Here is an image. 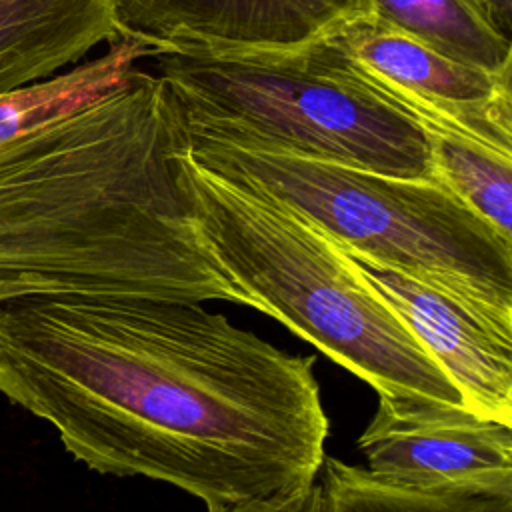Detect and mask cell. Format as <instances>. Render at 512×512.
<instances>
[{
	"label": "cell",
	"instance_id": "cell-1",
	"mask_svg": "<svg viewBox=\"0 0 512 512\" xmlns=\"http://www.w3.org/2000/svg\"><path fill=\"white\" fill-rule=\"evenodd\" d=\"M0 394L90 470L166 482L208 512L292 504L326 456L314 360L202 302L2 298Z\"/></svg>",
	"mask_w": 512,
	"mask_h": 512
},
{
	"label": "cell",
	"instance_id": "cell-14",
	"mask_svg": "<svg viewBox=\"0 0 512 512\" xmlns=\"http://www.w3.org/2000/svg\"><path fill=\"white\" fill-rule=\"evenodd\" d=\"M326 512H512V494L426 492L384 484L362 466L326 458L320 470Z\"/></svg>",
	"mask_w": 512,
	"mask_h": 512
},
{
	"label": "cell",
	"instance_id": "cell-6",
	"mask_svg": "<svg viewBox=\"0 0 512 512\" xmlns=\"http://www.w3.org/2000/svg\"><path fill=\"white\" fill-rule=\"evenodd\" d=\"M344 64L424 128H444L512 152V74L460 64L362 14L326 38Z\"/></svg>",
	"mask_w": 512,
	"mask_h": 512
},
{
	"label": "cell",
	"instance_id": "cell-8",
	"mask_svg": "<svg viewBox=\"0 0 512 512\" xmlns=\"http://www.w3.org/2000/svg\"><path fill=\"white\" fill-rule=\"evenodd\" d=\"M340 250L444 370L464 408L512 424V316Z\"/></svg>",
	"mask_w": 512,
	"mask_h": 512
},
{
	"label": "cell",
	"instance_id": "cell-13",
	"mask_svg": "<svg viewBox=\"0 0 512 512\" xmlns=\"http://www.w3.org/2000/svg\"><path fill=\"white\" fill-rule=\"evenodd\" d=\"M432 176L512 240V152L444 128H424Z\"/></svg>",
	"mask_w": 512,
	"mask_h": 512
},
{
	"label": "cell",
	"instance_id": "cell-16",
	"mask_svg": "<svg viewBox=\"0 0 512 512\" xmlns=\"http://www.w3.org/2000/svg\"><path fill=\"white\" fill-rule=\"evenodd\" d=\"M482 6L488 10L496 26L510 36L512 34V0H480Z\"/></svg>",
	"mask_w": 512,
	"mask_h": 512
},
{
	"label": "cell",
	"instance_id": "cell-2",
	"mask_svg": "<svg viewBox=\"0 0 512 512\" xmlns=\"http://www.w3.org/2000/svg\"><path fill=\"white\" fill-rule=\"evenodd\" d=\"M184 130L158 76L0 142V300L130 294L242 304L196 236Z\"/></svg>",
	"mask_w": 512,
	"mask_h": 512
},
{
	"label": "cell",
	"instance_id": "cell-11",
	"mask_svg": "<svg viewBox=\"0 0 512 512\" xmlns=\"http://www.w3.org/2000/svg\"><path fill=\"white\" fill-rule=\"evenodd\" d=\"M368 14L450 60L512 74V40L480 0H368Z\"/></svg>",
	"mask_w": 512,
	"mask_h": 512
},
{
	"label": "cell",
	"instance_id": "cell-12",
	"mask_svg": "<svg viewBox=\"0 0 512 512\" xmlns=\"http://www.w3.org/2000/svg\"><path fill=\"white\" fill-rule=\"evenodd\" d=\"M150 54V46L132 38H120L110 44L104 56L92 62L76 64L64 74L0 96V142L96 100L124 82L138 58Z\"/></svg>",
	"mask_w": 512,
	"mask_h": 512
},
{
	"label": "cell",
	"instance_id": "cell-7",
	"mask_svg": "<svg viewBox=\"0 0 512 512\" xmlns=\"http://www.w3.org/2000/svg\"><path fill=\"white\" fill-rule=\"evenodd\" d=\"M372 478L426 492L512 494V424L378 400L358 438Z\"/></svg>",
	"mask_w": 512,
	"mask_h": 512
},
{
	"label": "cell",
	"instance_id": "cell-9",
	"mask_svg": "<svg viewBox=\"0 0 512 512\" xmlns=\"http://www.w3.org/2000/svg\"><path fill=\"white\" fill-rule=\"evenodd\" d=\"M120 38L156 50L292 52L368 14V0H114Z\"/></svg>",
	"mask_w": 512,
	"mask_h": 512
},
{
	"label": "cell",
	"instance_id": "cell-3",
	"mask_svg": "<svg viewBox=\"0 0 512 512\" xmlns=\"http://www.w3.org/2000/svg\"><path fill=\"white\" fill-rule=\"evenodd\" d=\"M180 164L202 250L242 306L288 326L366 382L378 400L464 408L444 370L334 242L276 200L204 168L186 150Z\"/></svg>",
	"mask_w": 512,
	"mask_h": 512
},
{
	"label": "cell",
	"instance_id": "cell-15",
	"mask_svg": "<svg viewBox=\"0 0 512 512\" xmlns=\"http://www.w3.org/2000/svg\"><path fill=\"white\" fill-rule=\"evenodd\" d=\"M272 512H326V498H324V488L320 478L310 486V490L304 496Z\"/></svg>",
	"mask_w": 512,
	"mask_h": 512
},
{
	"label": "cell",
	"instance_id": "cell-4",
	"mask_svg": "<svg viewBox=\"0 0 512 512\" xmlns=\"http://www.w3.org/2000/svg\"><path fill=\"white\" fill-rule=\"evenodd\" d=\"M152 56L190 134L388 176L434 178L424 126L366 86L326 38L292 52Z\"/></svg>",
	"mask_w": 512,
	"mask_h": 512
},
{
	"label": "cell",
	"instance_id": "cell-5",
	"mask_svg": "<svg viewBox=\"0 0 512 512\" xmlns=\"http://www.w3.org/2000/svg\"><path fill=\"white\" fill-rule=\"evenodd\" d=\"M184 140L192 160L286 206L338 248L512 316V240L436 178L388 176L186 130Z\"/></svg>",
	"mask_w": 512,
	"mask_h": 512
},
{
	"label": "cell",
	"instance_id": "cell-10",
	"mask_svg": "<svg viewBox=\"0 0 512 512\" xmlns=\"http://www.w3.org/2000/svg\"><path fill=\"white\" fill-rule=\"evenodd\" d=\"M120 40L114 0H0V96Z\"/></svg>",
	"mask_w": 512,
	"mask_h": 512
}]
</instances>
